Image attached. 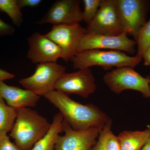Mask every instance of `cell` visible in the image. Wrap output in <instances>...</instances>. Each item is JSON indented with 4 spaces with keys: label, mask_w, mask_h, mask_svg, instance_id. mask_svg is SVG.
<instances>
[{
    "label": "cell",
    "mask_w": 150,
    "mask_h": 150,
    "mask_svg": "<svg viewBox=\"0 0 150 150\" xmlns=\"http://www.w3.org/2000/svg\"><path fill=\"white\" fill-rule=\"evenodd\" d=\"M43 96L59 109L64 120L76 131L92 128L103 129L111 121L107 114L96 105L91 103L82 104L58 91L54 90Z\"/></svg>",
    "instance_id": "cell-1"
},
{
    "label": "cell",
    "mask_w": 150,
    "mask_h": 150,
    "mask_svg": "<svg viewBox=\"0 0 150 150\" xmlns=\"http://www.w3.org/2000/svg\"><path fill=\"white\" fill-rule=\"evenodd\" d=\"M16 110V117L10 137L22 150H30L46 134L51 123L36 110L29 108Z\"/></svg>",
    "instance_id": "cell-2"
},
{
    "label": "cell",
    "mask_w": 150,
    "mask_h": 150,
    "mask_svg": "<svg viewBox=\"0 0 150 150\" xmlns=\"http://www.w3.org/2000/svg\"><path fill=\"white\" fill-rule=\"evenodd\" d=\"M142 60L136 56H129L122 51L92 49L77 53L71 61L75 69H84L98 66L108 70L113 67L134 68Z\"/></svg>",
    "instance_id": "cell-3"
},
{
    "label": "cell",
    "mask_w": 150,
    "mask_h": 150,
    "mask_svg": "<svg viewBox=\"0 0 150 150\" xmlns=\"http://www.w3.org/2000/svg\"><path fill=\"white\" fill-rule=\"evenodd\" d=\"M103 81L110 90L117 94L126 90L139 92L150 98V76L144 77L130 67L118 68L106 73Z\"/></svg>",
    "instance_id": "cell-4"
},
{
    "label": "cell",
    "mask_w": 150,
    "mask_h": 150,
    "mask_svg": "<svg viewBox=\"0 0 150 150\" xmlns=\"http://www.w3.org/2000/svg\"><path fill=\"white\" fill-rule=\"evenodd\" d=\"M66 69L64 66L54 62L37 64L34 74L18 82L24 88L43 96L55 90L56 82L66 73Z\"/></svg>",
    "instance_id": "cell-5"
},
{
    "label": "cell",
    "mask_w": 150,
    "mask_h": 150,
    "mask_svg": "<svg viewBox=\"0 0 150 150\" xmlns=\"http://www.w3.org/2000/svg\"><path fill=\"white\" fill-rule=\"evenodd\" d=\"M115 8L124 32L137 40L140 30L146 22L149 1L146 0H115Z\"/></svg>",
    "instance_id": "cell-6"
},
{
    "label": "cell",
    "mask_w": 150,
    "mask_h": 150,
    "mask_svg": "<svg viewBox=\"0 0 150 150\" xmlns=\"http://www.w3.org/2000/svg\"><path fill=\"white\" fill-rule=\"evenodd\" d=\"M87 33L86 28L79 23L53 25L46 35L61 48L62 59L68 62L76 54L81 40Z\"/></svg>",
    "instance_id": "cell-7"
},
{
    "label": "cell",
    "mask_w": 150,
    "mask_h": 150,
    "mask_svg": "<svg viewBox=\"0 0 150 150\" xmlns=\"http://www.w3.org/2000/svg\"><path fill=\"white\" fill-rule=\"evenodd\" d=\"M127 34L125 32L115 36L87 33L81 40L77 53L92 49H108L134 54L137 41L129 38Z\"/></svg>",
    "instance_id": "cell-8"
},
{
    "label": "cell",
    "mask_w": 150,
    "mask_h": 150,
    "mask_svg": "<svg viewBox=\"0 0 150 150\" xmlns=\"http://www.w3.org/2000/svg\"><path fill=\"white\" fill-rule=\"evenodd\" d=\"M95 79L90 69L66 72L55 85V90L67 95L75 94L87 98L96 90Z\"/></svg>",
    "instance_id": "cell-9"
},
{
    "label": "cell",
    "mask_w": 150,
    "mask_h": 150,
    "mask_svg": "<svg viewBox=\"0 0 150 150\" xmlns=\"http://www.w3.org/2000/svg\"><path fill=\"white\" fill-rule=\"evenodd\" d=\"M102 129L92 128L76 131L64 119L63 130L64 134L58 136L54 150H90L96 143Z\"/></svg>",
    "instance_id": "cell-10"
},
{
    "label": "cell",
    "mask_w": 150,
    "mask_h": 150,
    "mask_svg": "<svg viewBox=\"0 0 150 150\" xmlns=\"http://www.w3.org/2000/svg\"><path fill=\"white\" fill-rule=\"evenodd\" d=\"M87 33L118 35L124 32L118 19L115 0H102L96 15L87 25Z\"/></svg>",
    "instance_id": "cell-11"
},
{
    "label": "cell",
    "mask_w": 150,
    "mask_h": 150,
    "mask_svg": "<svg viewBox=\"0 0 150 150\" xmlns=\"http://www.w3.org/2000/svg\"><path fill=\"white\" fill-rule=\"evenodd\" d=\"M80 4L79 0L56 1L38 23L56 25L79 23L83 21Z\"/></svg>",
    "instance_id": "cell-12"
},
{
    "label": "cell",
    "mask_w": 150,
    "mask_h": 150,
    "mask_svg": "<svg viewBox=\"0 0 150 150\" xmlns=\"http://www.w3.org/2000/svg\"><path fill=\"white\" fill-rule=\"evenodd\" d=\"M29 49L27 57L34 64L54 62L62 57V49L46 35L33 33L27 38Z\"/></svg>",
    "instance_id": "cell-13"
},
{
    "label": "cell",
    "mask_w": 150,
    "mask_h": 150,
    "mask_svg": "<svg viewBox=\"0 0 150 150\" xmlns=\"http://www.w3.org/2000/svg\"><path fill=\"white\" fill-rule=\"evenodd\" d=\"M0 95L7 104L16 110L35 107L40 98V96L30 90L9 86L4 81H0Z\"/></svg>",
    "instance_id": "cell-14"
},
{
    "label": "cell",
    "mask_w": 150,
    "mask_h": 150,
    "mask_svg": "<svg viewBox=\"0 0 150 150\" xmlns=\"http://www.w3.org/2000/svg\"><path fill=\"white\" fill-rule=\"evenodd\" d=\"M121 150H141L150 138V127L144 131H125L118 136Z\"/></svg>",
    "instance_id": "cell-15"
},
{
    "label": "cell",
    "mask_w": 150,
    "mask_h": 150,
    "mask_svg": "<svg viewBox=\"0 0 150 150\" xmlns=\"http://www.w3.org/2000/svg\"><path fill=\"white\" fill-rule=\"evenodd\" d=\"M63 121L64 117L61 112L54 115L47 134L38 141L30 150H54L57 137L63 132Z\"/></svg>",
    "instance_id": "cell-16"
},
{
    "label": "cell",
    "mask_w": 150,
    "mask_h": 150,
    "mask_svg": "<svg viewBox=\"0 0 150 150\" xmlns=\"http://www.w3.org/2000/svg\"><path fill=\"white\" fill-rule=\"evenodd\" d=\"M16 117V110L6 104L0 95V131L10 132Z\"/></svg>",
    "instance_id": "cell-17"
},
{
    "label": "cell",
    "mask_w": 150,
    "mask_h": 150,
    "mask_svg": "<svg viewBox=\"0 0 150 150\" xmlns=\"http://www.w3.org/2000/svg\"><path fill=\"white\" fill-rule=\"evenodd\" d=\"M21 10L17 0H0V11L6 13L18 27H20L23 22Z\"/></svg>",
    "instance_id": "cell-18"
},
{
    "label": "cell",
    "mask_w": 150,
    "mask_h": 150,
    "mask_svg": "<svg viewBox=\"0 0 150 150\" xmlns=\"http://www.w3.org/2000/svg\"><path fill=\"white\" fill-rule=\"evenodd\" d=\"M136 41L138 47L136 56L142 59L145 51L150 46V19L140 30Z\"/></svg>",
    "instance_id": "cell-19"
},
{
    "label": "cell",
    "mask_w": 150,
    "mask_h": 150,
    "mask_svg": "<svg viewBox=\"0 0 150 150\" xmlns=\"http://www.w3.org/2000/svg\"><path fill=\"white\" fill-rule=\"evenodd\" d=\"M102 0H83V21L88 25L96 15Z\"/></svg>",
    "instance_id": "cell-20"
},
{
    "label": "cell",
    "mask_w": 150,
    "mask_h": 150,
    "mask_svg": "<svg viewBox=\"0 0 150 150\" xmlns=\"http://www.w3.org/2000/svg\"><path fill=\"white\" fill-rule=\"evenodd\" d=\"M112 121H109L100 131L95 144L90 150H106L105 141L108 132L111 130Z\"/></svg>",
    "instance_id": "cell-21"
},
{
    "label": "cell",
    "mask_w": 150,
    "mask_h": 150,
    "mask_svg": "<svg viewBox=\"0 0 150 150\" xmlns=\"http://www.w3.org/2000/svg\"><path fill=\"white\" fill-rule=\"evenodd\" d=\"M7 133L0 131V150H22L15 144L11 142Z\"/></svg>",
    "instance_id": "cell-22"
},
{
    "label": "cell",
    "mask_w": 150,
    "mask_h": 150,
    "mask_svg": "<svg viewBox=\"0 0 150 150\" xmlns=\"http://www.w3.org/2000/svg\"><path fill=\"white\" fill-rule=\"evenodd\" d=\"M105 146L106 150H121L118 137L111 130L108 134Z\"/></svg>",
    "instance_id": "cell-23"
},
{
    "label": "cell",
    "mask_w": 150,
    "mask_h": 150,
    "mask_svg": "<svg viewBox=\"0 0 150 150\" xmlns=\"http://www.w3.org/2000/svg\"><path fill=\"white\" fill-rule=\"evenodd\" d=\"M14 28L0 18V37L11 35L14 33Z\"/></svg>",
    "instance_id": "cell-24"
},
{
    "label": "cell",
    "mask_w": 150,
    "mask_h": 150,
    "mask_svg": "<svg viewBox=\"0 0 150 150\" xmlns=\"http://www.w3.org/2000/svg\"><path fill=\"white\" fill-rule=\"evenodd\" d=\"M41 0H17L18 4L21 9L26 7H35L39 5Z\"/></svg>",
    "instance_id": "cell-25"
},
{
    "label": "cell",
    "mask_w": 150,
    "mask_h": 150,
    "mask_svg": "<svg viewBox=\"0 0 150 150\" xmlns=\"http://www.w3.org/2000/svg\"><path fill=\"white\" fill-rule=\"evenodd\" d=\"M14 77V75L8 72L6 70L0 69V81L11 79Z\"/></svg>",
    "instance_id": "cell-26"
},
{
    "label": "cell",
    "mask_w": 150,
    "mask_h": 150,
    "mask_svg": "<svg viewBox=\"0 0 150 150\" xmlns=\"http://www.w3.org/2000/svg\"><path fill=\"white\" fill-rule=\"evenodd\" d=\"M144 64L146 66H150V46L145 51L143 56Z\"/></svg>",
    "instance_id": "cell-27"
},
{
    "label": "cell",
    "mask_w": 150,
    "mask_h": 150,
    "mask_svg": "<svg viewBox=\"0 0 150 150\" xmlns=\"http://www.w3.org/2000/svg\"><path fill=\"white\" fill-rule=\"evenodd\" d=\"M141 150H150V138Z\"/></svg>",
    "instance_id": "cell-28"
},
{
    "label": "cell",
    "mask_w": 150,
    "mask_h": 150,
    "mask_svg": "<svg viewBox=\"0 0 150 150\" xmlns=\"http://www.w3.org/2000/svg\"></svg>",
    "instance_id": "cell-29"
}]
</instances>
